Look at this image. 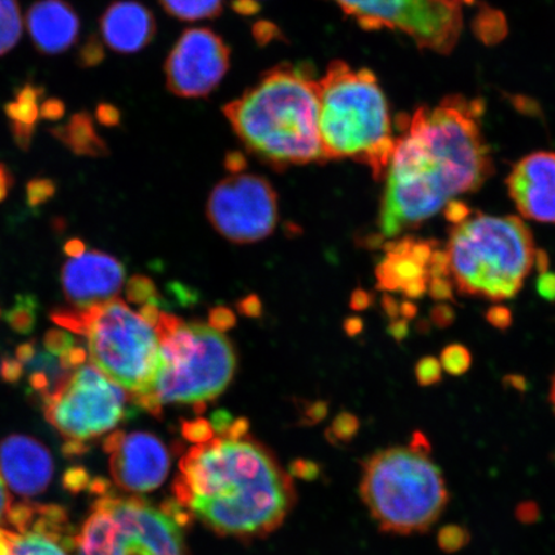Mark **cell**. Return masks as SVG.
I'll use <instances>...</instances> for the list:
<instances>
[{
    "label": "cell",
    "mask_w": 555,
    "mask_h": 555,
    "mask_svg": "<svg viewBox=\"0 0 555 555\" xmlns=\"http://www.w3.org/2000/svg\"><path fill=\"white\" fill-rule=\"evenodd\" d=\"M221 416L185 423L193 446L179 463L177 504L220 535H266L287 517L293 481L245 421Z\"/></svg>",
    "instance_id": "cell-1"
},
{
    "label": "cell",
    "mask_w": 555,
    "mask_h": 555,
    "mask_svg": "<svg viewBox=\"0 0 555 555\" xmlns=\"http://www.w3.org/2000/svg\"><path fill=\"white\" fill-rule=\"evenodd\" d=\"M482 115V101L450 95L439 106L421 107L408 117L386 171L382 233L395 237L460 194L480 189L491 172Z\"/></svg>",
    "instance_id": "cell-2"
},
{
    "label": "cell",
    "mask_w": 555,
    "mask_h": 555,
    "mask_svg": "<svg viewBox=\"0 0 555 555\" xmlns=\"http://www.w3.org/2000/svg\"><path fill=\"white\" fill-rule=\"evenodd\" d=\"M223 113L255 155L283 168L322 162L319 80L298 67H276Z\"/></svg>",
    "instance_id": "cell-3"
},
{
    "label": "cell",
    "mask_w": 555,
    "mask_h": 555,
    "mask_svg": "<svg viewBox=\"0 0 555 555\" xmlns=\"http://www.w3.org/2000/svg\"><path fill=\"white\" fill-rule=\"evenodd\" d=\"M319 138L324 159L352 158L386 176L397 139L384 90L370 69L335 61L319 79Z\"/></svg>",
    "instance_id": "cell-4"
},
{
    "label": "cell",
    "mask_w": 555,
    "mask_h": 555,
    "mask_svg": "<svg viewBox=\"0 0 555 555\" xmlns=\"http://www.w3.org/2000/svg\"><path fill=\"white\" fill-rule=\"evenodd\" d=\"M431 451L426 436L415 434L409 446L379 450L364 463L360 495L382 531L427 532L447 511L446 476Z\"/></svg>",
    "instance_id": "cell-5"
},
{
    "label": "cell",
    "mask_w": 555,
    "mask_h": 555,
    "mask_svg": "<svg viewBox=\"0 0 555 555\" xmlns=\"http://www.w3.org/2000/svg\"><path fill=\"white\" fill-rule=\"evenodd\" d=\"M447 254L462 294L502 301L522 288L538 249L519 218L469 215L451 231Z\"/></svg>",
    "instance_id": "cell-6"
},
{
    "label": "cell",
    "mask_w": 555,
    "mask_h": 555,
    "mask_svg": "<svg viewBox=\"0 0 555 555\" xmlns=\"http://www.w3.org/2000/svg\"><path fill=\"white\" fill-rule=\"evenodd\" d=\"M60 327L86 338L90 362L141 406L154 388L159 341L154 324L114 298L86 309L55 311Z\"/></svg>",
    "instance_id": "cell-7"
},
{
    "label": "cell",
    "mask_w": 555,
    "mask_h": 555,
    "mask_svg": "<svg viewBox=\"0 0 555 555\" xmlns=\"http://www.w3.org/2000/svg\"><path fill=\"white\" fill-rule=\"evenodd\" d=\"M159 364L154 388L141 408L162 412L168 404H201L218 398L234 376L233 345L203 323H184L162 312L156 324Z\"/></svg>",
    "instance_id": "cell-8"
},
{
    "label": "cell",
    "mask_w": 555,
    "mask_h": 555,
    "mask_svg": "<svg viewBox=\"0 0 555 555\" xmlns=\"http://www.w3.org/2000/svg\"><path fill=\"white\" fill-rule=\"evenodd\" d=\"M95 488L101 496L76 533V555H186L182 511L114 494L103 483Z\"/></svg>",
    "instance_id": "cell-9"
},
{
    "label": "cell",
    "mask_w": 555,
    "mask_h": 555,
    "mask_svg": "<svg viewBox=\"0 0 555 555\" xmlns=\"http://www.w3.org/2000/svg\"><path fill=\"white\" fill-rule=\"evenodd\" d=\"M44 413L68 453L106 435L125 418L127 395L93 364H82L43 399Z\"/></svg>",
    "instance_id": "cell-10"
},
{
    "label": "cell",
    "mask_w": 555,
    "mask_h": 555,
    "mask_svg": "<svg viewBox=\"0 0 555 555\" xmlns=\"http://www.w3.org/2000/svg\"><path fill=\"white\" fill-rule=\"evenodd\" d=\"M365 30L411 37L423 50L449 53L461 38L463 10L472 0H331Z\"/></svg>",
    "instance_id": "cell-11"
},
{
    "label": "cell",
    "mask_w": 555,
    "mask_h": 555,
    "mask_svg": "<svg viewBox=\"0 0 555 555\" xmlns=\"http://www.w3.org/2000/svg\"><path fill=\"white\" fill-rule=\"evenodd\" d=\"M207 217L229 241H261L272 234L276 225V193L266 178L233 173L212 190L207 201Z\"/></svg>",
    "instance_id": "cell-12"
},
{
    "label": "cell",
    "mask_w": 555,
    "mask_h": 555,
    "mask_svg": "<svg viewBox=\"0 0 555 555\" xmlns=\"http://www.w3.org/2000/svg\"><path fill=\"white\" fill-rule=\"evenodd\" d=\"M229 64L231 51L218 34L205 27L186 30L166 60V86L183 99L206 96L224 79Z\"/></svg>",
    "instance_id": "cell-13"
},
{
    "label": "cell",
    "mask_w": 555,
    "mask_h": 555,
    "mask_svg": "<svg viewBox=\"0 0 555 555\" xmlns=\"http://www.w3.org/2000/svg\"><path fill=\"white\" fill-rule=\"evenodd\" d=\"M75 533L57 505H12L0 527V555H72Z\"/></svg>",
    "instance_id": "cell-14"
},
{
    "label": "cell",
    "mask_w": 555,
    "mask_h": 555,
    "mask_svg": "<svg viewBox=\"0 0 555 555\" xmlns=\"http://www.w3.org/2000/svg\"><path fill=\"white\" fill-rule=\"evenodd\" d=\"M104 451L115 483L133 494L154 491L169 474L168 449L149 433L111 434L104 440Z\"/></svg>",
    "instance_id": "cell-15"
},
{
    "label": "cell",
    "mask_w": 555,
    "mask_h": 555,
    "mask_svg": "<svg viewBox=\"0 0 555 555\" xmlns=\"http://www.w3.org/2000/svg\"><path fill=\"white\" fill-rule=\"evenodd\" d=\"M125 282L122 263L101 251L73 256L62 269V287L72 308L86 309L114 300Z\"/></svg>",
    "instance_id": "cell-16"
},
{
    "label": "cell",
    "mask_w": 555,
    "mask_h": 555,
    "mask_svg": "<svg viewBox=\"0 0 555 555\" xmlns=\"http://www.w3.org/2000/svg\"><path fill=\"white\" fill-rule=\"evenodd\" d=\"M506 185L524 218L555 223V154L537 152L524 157L513 168Z\"/></svg>",
    "instance_id": "cell-17"
},
{
    "label": "cell",
    "mask_w": 555,
    "mask_h": 555,
    "mask_svg": "<svg viewBox=\"0 0 555 555\" xmlns=\"http://www.w3.org/2000/svg\"><path fill=\"white\" fill-rule=\"evenodd\" d=\"M0 474L16 494L38 495L51 482L53 460L43 443L12 435L0 443Z\"/></svg>",
    "instance_id": "cell-18"
},
{
    "label": "cell",
    "mask_w": 555,
    "mask_h": 555,
    "mask_svg": "<svg viewBox=\"0 0 555 555\" xmlns=\"http://www.w3.org/2000/svg\"><path fill=\"white\" fill-rule=\"evenodd\" d=\"M387 256L377 269L379 286L401 291L409 298H418L428 288V266L435 248L431 242L406 237L390 243Z\"/></svg>",
    "instance_id": "cell-19"
},
{
    "label": "cell",
    "mask_w": 555,
    "mask_h": 555,
    "mask_svg": "<svg viewBox=\"0 0 555 555\" xmlns=\"http://www.w3.org/2000/svg\"><path fill=\"white\" fill-rule=\"evenodd\" d=\"M27 31L41 54L65 53L79 39L80 17L66 0H38L26 15Z\"/></svg>",
    "instance_id": "cell-20"
},
{
    "label": "cell",
    "mask_w": 555,
    "mask_h": 555,
    "mask_svg": "<svg viewBox=\"0 0 555 555\" xmlns=\"http://www.w3.org/2000/svg\"><path fill=\"white\" fill-rule=\"evenodd\" d=\"M100 29L109 50L122 54L138 53L154 40L156 20L142 3L117 0L102 13Z\"/></svg>",
    "instance_id": "cell-21"
},
{
    "label": "cell",
    "mask_w": 555,
    "mask_h": 555,
    "mask_svg": "<svg viewBox=\"0 0 555 555\" xmlns=\"http://www.w3.org/2000/svg\"><path fill=\"white\" fill-rule=\"evenodd\" d=\"M43 101L44 88L26 82L18 89L15 99L5 104L4 113L9 117L13 139L23 150L30 147Z\"/></svg>",
    "instance_id": "cell-22"
},
{
    "label": "cell",
    "mask_w": 555,
    "mask_h": 555,
    "mask_svg": "<svg viewBox=\"0 0 555 555\" xmlns=\"http://www.w3.org/2000/svg\"><path fill=\"white\" fill-rule=\"evenodd\" d=\"M51 133L75 155L100 157L108 154L106 143L96 133L93 117L86 111L74 114L66 124L52 129Z\"/></svg>",
    "instance_id": "cell-23"
},
{
    "label": "cell",
    "mask_w": 555,
    "mask_h": 555,
    "mask_svg": "<svg viewBox=\"0 0 555 555\" xmlns=\"http://www.w3.org/2000/svg\"><path fill=\"white\" fill-rule=\"evenodd\" d=\"M172 17L182 21H199L218 16L223 0H158Z\"/></svg>",
    "instance_id": "cell-24"
},
{
    "label": "cell",
    "mask_w": 555,
    "mask_h": 555,
    "mask_svg": "<svg viewBox=\"0 0 555 555\" xmlns=\"http://www.w3.org/2000/svg\"><path fill=\"white\" fill-rule=\"evenodd\" d=\"M23 34L18 0H0V55L13 50Z\"/></svg>",
    "instance_id": "cell-25"
},
{
    "label": "cell",
    "mask_w": 555,
    "mask_h": 555,
    "mask_svg": "<svg viewBox=\"0 0 555 555\" xmlns=\"http://www.w3.org/2000/svg\"><path fill=\"white\" fill-rule=\"evenodd\" d=\"M470 532L462 525H447L441 527L437 535V544L447 554H454L469 544Z\"/></svg>",
    "instance_id": "cell-26"
},
{
    "label": "cell",
    "mask_w": 555,
    "mask_h": 555,
    "mask_svg": "<svg viewBox=\"0 0 555 555\" xmlns=\"http://www.w3.org/2000/svg\"><path fill=\"white\" fill-rule=\"evenodd\" d=\"M440 363L443 371L453 374V376H461L469 370L472 358L466 347L451 345L442 351Z\"/></svg>",
    "instance_id": "cell-27"
},
{
    "label": "cell",
    "mask_w": 555,
    "mask_h": 555,
    "mask_svg": "<svg viewBox=\"0 0 555 555\" xmlns=\"http://www.w3.org/2000/svg\"><path fill=\"white\" fill-rule=\"evenodd\" d=\"M7 319L13 330L21 333L30 332L35 323V305L31 298H21L16 307L7 314Z\"/></svg>",
    "instance_id": "cell-28"
},
{
    "label": "cell",
    "mask_w": 555,
    "mask_h": 555,
    "mask_svg": "<svg viewBox=\"0 0 555 555\" xmlns=\"http://www.w3.org/2000/svg\"><path fill=\"white\" fill-rule=\"evenodd\" d=\"M106 53H104L103 40L99 35H90L78 52V64L81 67L90 68L102 64Z\"/></svg>",
    "instance_id": "cell-29"
},
{
    "label": "cell",
    "mask_w": 555,
    "mask_h": 555,
    "mask_svg": "<svg viewBox=\"0 0 555 555\" xmlns=\"http://www.w3.org/2000/svg\"><path fill=\"white\" fill-rule=\"evenodd\" d=\"M127 295L130 301L137 304L155 302V284L149 278L135 276L128 283Z\"/></svg>",
    "instance_id": "cell-30"
},
{
    "label": "cell",
    "mask_w": 555,
    "mask_h": 555,
    "mask_svg": "<svg viewBox=\"0 0 555 555\" xmlns=\"http://www.w3.org/2000/svg\"><path fill=\"white\" fill-rule=\"evenodd\" d=\"M44 346L48 352L53 353L54 357L61 358L72 350L76 344L75 339L65 331L53 330L47 333Z\"/></svg>",
    "instance_id": "cell-31"
},
{
    "label": "cell",
    "mask_w": 555,
    "mask_h": 555,
    "mask_svg": "<svg viewBox=\"0 0 555 555\" xmlns=\"http://www.w3.org/2000/svg\"><path fill=\"white\" fill-rule=\"evenodd\" d=\"M442 365L435 358L422 359L415 367V376L422 386H431L442 378Z\"/></svg>",
    "instance_id": "cell-32"
},
{
    "label": "cell",
    "mask_w": 555,
    "mask_h": 555,
    "mask_svg": "<svg viewBox=\"0 0 555 555\" xmlns=\"http://www.w3.org/2000/svg\"><path fill=\"white\" fill-rule=\"evenodd\" d=\"M54 193V184L48 179H35L27 186V199L31 206H38L51 198Z\"/></svg>",
    "instance_id": "cell-33"
},
{
    "label": "cell",
    "mask_w": 555,
    "mask_h": 555,
    "mask_svg": "<svg viewBox=\"0 0 555 555\" xmlns=\"http://www.w3.org/2000/svg\"><path fill=\"white\" fill-rule=\"evenodd\" d=\"M235 322L237 319H235L234 312L227 308L212 309L208 315V323H210L208 325L219 332L231 330Z\"/></svg>",
    "instance_id": "cell-34"
},
{
    "label": "cell",
    "mask_w": 555,
    "mask_h": 555,
    "mask_svg": "<svg viewBox=\"0 0 555 555\" xmlns=\"http://www.w3.org/2000/svg\"><path fill=\"white\" fill-rule=\"evenodd\" d=\"M95 117L104 127H116L120 124V109L111 103H101L95 109Z\"/></svg>",
    "instance_id": "cell-35"
},
{
    "label": "cell",
    "mask_w": 555,
    "mask_h": 555,
    "mask_svg": "<svg viewBox=\"0 0 555 555\" xmlns=\"http://www.w3.org/2000/svg\"><path fill=\"white\" fill-rule=\"evenodd\" d=\"M65 115V103L59 99H48L41 103L40 119L57 121Z\"/></svg>",
    "instance_id": "cell-36"
},
{
    "label": "cell",
    "mask_w": 555,
    "mask_h": 555,
    "mask_svg": "<svg viewBox=\"0 0 555 555\" xmlns=\"http://www.w3.org/2000/svg\"><path fill=\"white\" fill-rule=\"evenodd\" d=\"M516 517L525 525L535 524L540 518L539 505L533 502L519 504L516 509Z\"/></svg>",
    "instance_id": "cell-37"
},
{
    "label": "cell",
    "mask_w": 555,
    "mask_h": 555,
    "mask_svg": "<svg viewBox=\"0 0 555 555\" xmlns=\"http://www.w3.org/2000/svg\"><path fill=\"white\" fill-rule=\"evenodd\" d=\"M447 219L453 223V225L462 223V221L466 220L469 215V208L462 203H457V201H453V203H449L446 208Z\"/></svg>",
    "instance_id": "cell-38"
},
{
    "label": "cell",
    "mask_w": 555,
    "mask_h": 555,
    "mask_svg": "<svg viewBox=\"0 0 555 555\" xmlns=\"http://www.w3.org/2000/svg\"><path fill=\"white\" fill-rule=\"evenodd\" d=\"M429 288H431V295L435 298H450L453 296V282H450L448 278H434L429 281Z\"/></svg>",
    "instance_id": "cell-39"
},
{
    "label": "cell",
    "mask_w": 555,
    "mask_h": 555,
    "mask_svg": "<svg viewBox=\"0 0 555 555\" xmlns=\"http://www.w3.org/2000/svg\"><path fill=\"white\" fill-rule=\"evenodd\" d=\"M11 508L10 492L9 489H7L2 474H0V527L4 526L7 519H9Z\"/></svg>",
    "instance_id": "cell-40"
},
{
    "label": "cell",
    "mask_w": 555,
    "mask_h": 555,
    "mask_svg": "<svg viewBox=\"0 0 555 555\" xmlns=\"http://www.w3.org/2000/svg\"><path fill=\"white\" fill-rule=\"evenodd\" d=\"M238 310L243 315L259 318L262 314V305L258 296H248L238 304Z\"/></svg>",
    "instance_id": "cell-41"
},
{
    "label": "cell",
    "mask_w": 555,
    "mask_h": 555,
    "mask_svg": "<svg viewBox=\"0 0 555 555\" xmlns=\"http://www.w3.org/2000/svg\"><path fill=\"white\" fill-rule=\"evenodd\" d=\"M538 291L546 300H555V274L543 273L538 281Z\"/></svg>",
    "instance_id": "cell-42"
},
{
    "label": "cell",
    "mask_w": 555,
    "mask_h": 555,
    "mask_svg": "<svg viewBox=\"0 0 555 555\" xmlns=\"http://www.w3.org/2000/svg\"><path fill=\"white\" fill-rule=\"evenodd\" d=\"M488 319L498 328H506L512 322V315L505 308H495L489 311Z\"/></svg>",
    "instance_id": "cell-43"
},
{
    "label": "cell",
    "mask_w": 555,
    "mask_h": 555,
    "mask_svg": "<svg viewBox=\"0 0 555 555\" xmlns=\"http://www.w3.org/2000/svg\"><path fill=\"white\" fill-rule=\"evenodd\" d=\"M24 366L17 359L7 360L2 366V376L5 380L16 382L23 376Z\"/></svg>",
    "instance_id": "cell-44"
},
{
    "label": "cell",
    "mask_w": 555,
    "mask_h": 555,
    "mask_svg": "<svg viewBox=\"0 0 555 555\" xmlns=\"http://www.w3.org/2000/svg\"><path fill=\"white\" fill-rule=\"evenodd\" d=\"M12 184V177L5 166L0 164V203L7 197Z\"/></svg>",
    "instance_id": "cell-45"
},
{
    "label": "cell",
    "mask_w": 555,
    "mask_h": 555,
    "mask_svg": "<svg viewBox=\"0 0 555 555\" xmlns=\"http://www.w3.org/2000/svg\"><path fill=\"white\" fill-rule=\"evenodd\" d=\"M371 296L365 293V291H357L356 294L352 295L351 298V307L356 310H363L370 307Z\"/></svg>",
    "instance_id": "cell-46"
},
{
    "label": "cell",
    "mask_w": 555,
    "mask_h": 555,
    "mask_svg": "<svg viewBox=\"0 0 555 555\" xmlns=\"http://www.w3.org/2000/svg\"><path fill=\"white\" fill-rule=\"evenodd\" d=\"M65 251L69 258H73V256H78L86 251L85 243L79 240L69 241L65 246Z\"/></svg>",
    "instance_id": "cell-47"
},
{
    "label": "cell",
    "mask_w": 555,
    "mask_h": 555,
    "mask_svg": "<svg viewBox=\"0 0 555 555\" xmlns=\"http://www.w3.org/2000/svg\"><path fill=\"white\" fill-rule=\"evenodd\" d=\"M228 169L234 173H238L240 170L245 168V162L240 155H232L228 157Z\"/></svg>",
    "instance_id": "cell-48"
},
{
    "label": "cell",
    "mask_w": 555,
    "mask_h": 555,
    "mask_svg": "<svg viewBox=\"0 0 555 555\" xmlns=\"http://www.w3.org/2000/svg\"><path fill=\"white\" fill-rule=\"evenodd\" d=\"M345 328H346L347 333H349V335L353 336V335H358V333L360 331H362L363 324H362V321H359V319L352 318V319H349V321H347L345 323Z\"/></svg>",
    "instance_id": "cell-49"
},
{
    "label": "cell",
    "mask_w": 555,
    "mask_h": 555,
    "mask_svg": "<svg viewBox=\"0 0 555 555\" xmlns=\"http://www.w3.org/2000/svg\"><path fill=\"white\" fill-rule=\"evenodd\" d=\"M408 332V325L404 321L395 322L391 325V335L398 339L404 338Z\"/></svg>",
    "instance_id": "cell-50"
},
{
    "label": "cell",
    "mask_w": 555,
    "mask_h": 555,
    "mask_svg": "<svg viewBox=\"0 0 555 555\" xmlns=\"http://www.w3.org/2000/svg\"><path fill=\"white\" fill-rule=\"evenodd\" d=\"M385 309L391 317L397 315L398 312L400 311L399 308L397 307V302H395L393 300H391V298L388 297H386L385 300Z\"/></svg>",
    "instance_id": "cell-51"
},
{
    "label": "cell",
    "mask_w": 555,
    "mask_h": 555,
    "mask_svg": "<svg viewBox=\"0 0 555 555\" xmlns=\"http://www.w3.org/2000/svg\"><path fill=\"white\" fill-rule=\"evenodd\" d=\"M551 400H552V404H553L554 411H555V377L553 379V385H552V390H551Z\"/></svg>",
    "instance_id": "cell-52"
}]
</instances>
